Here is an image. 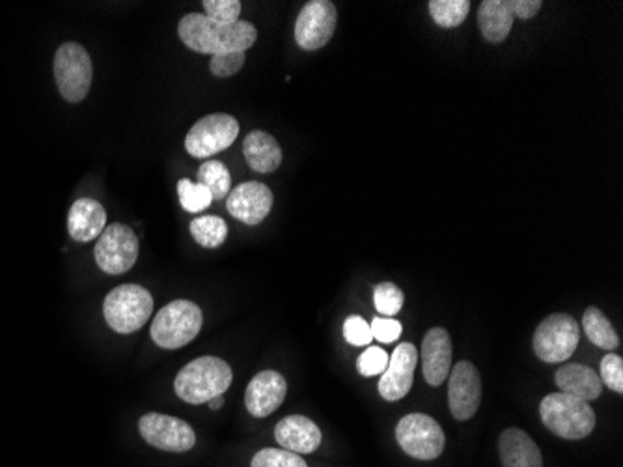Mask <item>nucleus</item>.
<instances>
[{"instance_id": "nucleus-8", "label": "nucleus", "mask_w": 623, "mask_h": 467, "mask_svg": "<svg viewBox=\"0 0 623 467\" xmlns=\"http://www.w3.org/2000/svg\"><path fill=\"white\" fill-rule=\"evenodd\" d=\"M396 440L403 453L416 460H435L445 451V432L440 424L426 413L401 417L396 427Z\"/></svg>"}, {"instance_id": "nucleus-12", "label": "nucleus", "mask_w": 623, "mask_h": 467, "mask_svg": "<svg viewBox=\"0 0 623 467\" xmlns=\"http://www.w3.org/2000/svg\"><path fill=\"white\" fill-rule=\"evenodd\" d=\"M338 12L331 0L306 2L295 21V42L303 51H318L337 31Z\"/></svg>"}, {"instance_id": "nucleus-2", "label": "nucleus", "mask_w": 623, "mask_h": 467, "mask_svg": "<svg viewBox=\"0 0 623 467\" xmlns=\"http://www.w3.org/2000/svg\"><path fill=\"white\" fill-rule=\"evenodd\" d=\"M234 380V372L224 359L204 355L185 365L174 380V389L184 402L208 404L211 398L221 397Z\"/></svg>"}, {"instance_id": "nucleus-34", "label": "nucleus", "mask_w": 623, "mask_h": 467, "mask_svg": "<svg viewBox=\"0 0 623 467\" xmlns=\"http://www.w3.org/2000/svg\"><path fill=\"white\" fill-rule=\"evenodd\" d=\"M243 65H245V52H221L211 57L210 71L215 78H232L242 71Z\"/></svg>"}, {"instance_id": "nucleus-33", "label": "nucleus", "mask_w": 623, "mask_h": 467, "mask_svg": "<svg viewBox=\"0 0 623 467\" xmlns=\"http://www.w3.org/2000/svg\"><path fill=\"white\" fill-rule=\"evenodd\" d=\"M599 378L601 384L607 385L609 389L614 390L618 395L623 393V359L616 353H607L601 359V366H599Z\"/></svg>"}, {"instance_id": "nucleus-18", "label": "nucleus", "mask_w": 623, "mask_h": 467, "mask_svg": "<svg viewBox=\"0 0 623 467\" xmlns=\"http://www.w3.org/2000/svg\"><path fill=\"white\" fill-rule=\"evenodd\" d=\"M274 440L280 448H286L295 455H310L321 445V430L318 424L305 416H287L277 424Z\"/></svg>"}, {"instance_id": "nucleus-1", "label": "nucleus", "mask_w": 623, "mask_h": 467, "mask_svg": "<svg viewBox=\"0 0 623 467\" xmlns=\"http://www.w3.org/2000/svg\"><path fill=\"white\" fill-rule=\"evenodd\" d=\"M179 39L191 51L200 55L221 52H245L256 44L258 31L248 21H237L236 25H213L204 13H187L178 25Z\"/></svg>"}, {"instance_id": "nucleus-38", "label": "nucleus", "mask_w": 623, "mask_h": 467, "mask_svg": "<svg viewBox=\"0 0 623 467\" xmlns=\"http://www.w3.org/2000/svg\"><path fill=\"white\" fill-rule=\"evenodd\" d=\"M208 404H210L211 410H221L224 406V397L221 395V397L211 398Z\"/></svg>"}, {"instance_id": "nucleus-14", "label": "nucleus", "mask_w": 623, "mask_h": 467, "mask_svg": "<svg viewBox=\"0 0 623 467\" xmlns=\"http://www.w3.org/2000/svg\"><path fill=\"white\" fill-rule=\"evenodd\" d=\"M419 363V350L411 342L396 348L395 353L388 358L387 371L379 380V395L388 402H398L409 395L413 387L414 369Z\"/></svg>"}, {"instance_id": "nucleus-22", "label": "nucleus", "mask_w": 623, "mask_h": 467, "mask_svg": "<svg viewBox=\"0 0 623 467\" xmlns=\"http://www.w3.org/2000/svg\"><path fill=\"white\" fill-rule=\"evenodd\" d=\"M243 154L255 173L271 174L282 163V148L273 135L255 129L243 141Z\"/></svg>"}, {"instance_id": "nucleus-29", "label": "nucleus", "mask_w": 623, "mask_h": 467, "mask_svg": "<svg viewBox=\"0 0 623 467\" xmlns=\"http://www.w3.org/2000/svg\"><path fill=\"white\" fill-rule=\"evenodd\" d=\"M403 290L398 289L395 282H379L374 289V303H376L377 313L383 314L385 318H392L403 308Z\"/></svg>"}, {"instance_id": "nucleus-13", "label": "nucleus", "mask_w": 623, "mask_h": 467, "mask_svg": "<svg viewBox=\"0 0 623 467\" xmlns=\"http://www.w3.org/2000/svg\"><path fill=\"white\" fill-rule=\"evenodd\" d=\"M482 402V380L471 361H461L450 371L448 380V406L458 421H469L477 416Z\"/></svg>"}, {"instance_id": "nucleus-21", "label": "nucleus", "mask_w": 623, "mask_h": 467, "mask_svg": "<svg viewBox=\"0 0 623 467\" xmlns=\"http://www.w3.org/2000/svg\"><path fill=\"white\" fill-rule=\"evenodd\" d=\"M504 467H543V456L534 440L521 429L504 430L498 440Z\"/></svg>"}, {"instance_id": "nucleus-24", "label": "nucleus", "mask_w": 623, "mask_h": 467, "mask_svg": "<svg viewBox=\"0 0 623 467\" xmlns=\"http://www.w3.org/2000/svg\"><path fill=\"white\" fill-rule=\"evenodd\" d=\"M583 329H585L586 337L590 339L591 345H596L598 348L614 350L620 346V337H618L611 320L604 316L601 308H586L585 316H583Z\"/></svg>"}, {"instance_id": "nucleus-19", "label": "nucleus", "mask_w": 623, "mask_h": 467, "mask_svg": "<svg viewBox=\"0 0 623 467\" xmlns=\"http://www.w3.org/2000/svg\"><path fill=\"white\" fill-rule=\"evenodd\" d=\"M105 229H107V212L97 200L81 199L73 202L68 215V232L75 242L79 244L92 242L102 236Z\"/></svg>"}, {"instance_id": "nucleus-36", "label": "nucleus", "mask_w": 623, "mask_h": 467, "mask_svg": "<svg viewBox=\"0 0 623 467\" xmlns=\"http://www.w3.org/2000/svg\"><path fill=\"white\" fill-rule=\"evenodd\" d=\"M369 327H372L374 339L379 340V342H385V345L396 342V340L400 339L401 331H403L400 322L392 320V318H385V316L374 318Z\"/></svg>"}, {"instance_id": "nucleus-23", "label": "nucleus", "mask_w": 623, "mask_h": 467, "mask_svg": "<svg viewBox=\"0 0 623 467\" xmlns=\"http://www.w3.org/2000/svg\"><path fill=\"white\" fill-rule=\"evenodd\" d=\"M512 0H484L478 8V26L490 44H503L514 26Z\"/></svg>"}, {"instance_id": "nucleus-26", "label": "nucleus", "mask_w": 623, "mask_h": 467, "mask_svg": "<svg viewBox=\"0 0 623 467\" xmlns=\"http://www.w3.org/2000/svg\"><path fill=\"white\" fill-rule=\"evenodd\" d=\"M198 184L208 187L213 200L226 199L232 186V176L223 161L210 160L198 168Z\"/></svg>"}, {"instance_id": "nucleus-10", "label": "nucleus", "mask_w": 623, "mask_h": 467, "mask_svg": "<svg viewBox=\"0 0 623 467\" xmlns=\"http://www.w3.org/2000/svg\"><path fill=\"white\" fill-rule=\"evenodd\" d=\"M239 137V122L232 115L213 113L200 118L185 137V150L192 157H210L232 147Z\"/></svg>"}, {"instance_id": "nucleus-28", "label": "nucleus", "mask_w": 623, "mask_h": 467, "mask_svg": "<svg viewBox=\"0 0 623 467\" xmlns=\"http://www.w3.org/2000/svg\"><path fill=\"white\" fill-rule=\"evenodd\" d=\"M179 205L185 212L200 213L210 208L213 202L210 189L202 184H195L189 178L179 179L178 182Z\"/></svg>"}, {"instance_id": "nucleus-31", "label": "nucleus", "mask_w": 623, "mask_h": 467, "mask_svg": "<svg viewBox=\"0 0 623 467\" xmlns=\"http://www.w3.org/2000/svg\"><path fill=\"white\" fill-rule=\"evenodd\" d=\"M250 467H308L305 458L295 453H290L286 448H261L256 453Z\"/></svg>"}, {"instance_id": "nucleus-4", "label": "nucleus", "mask_w": 623, "mask_h": 467, "mask_svg": "<svg viewBox=\"0 0 623 467\" xmlns=\"http://www.w3.org/2000/svg\"><path fill=\"white\" fill-rule=\"evenodd\" d=\"M204 324V314L197 303L173 301L153 318L152 339L163 350H179L197 339Z\"/></svg>"}, {"instance_id": "nucleus-3", "label": "nucleus", "mask_w": 623, "mask_h": 467, "mask_svg": "<svg viewBox=\"0 0 623 467\" xmlns=\"http://www.w3.org/2000/svg\"><path fill=\"white\" fill-rule=\"evenodd\" d=\"M540 416L543 424L554 435L567 442L585 440L596 429V411L590 404L564 393H553L540 404Z\"/></svg>"}, {"instance_id": "nucleus-37", "label": "nucleus", "mask_w": 623, "mask_h": 467, "mask_svg": "<svg viewBox=\"0 0 623 467\" xmlns=\"http://www.w3.org/2000/svg\"><path fill=\"white\" fill-rule=\"evenodd\" d=\"M541 7H543L541 0H512L514 17H519L522 21L536 17L540 13Z\"/></svg>"}, {"instance_id": "nucleus-30", "label": "nucleus", "mask_w": 623, "mask_h": 467, "mask_svg": "<svg viewBox=\"0 0 623 467\" xmlns=\"http://www.w3.org/2000/svg\"><path fill=\"white\" fill-rule=\"evenodd\" d=\"M202 7L205 17L219 26L236 25L242 15V2L239 0H204Z\"/></svg>"}, {"instance_id": "nucleus-17", "label": "nucleus", "mask_w": 623, "mask_h": 467, "mask_svg": "<svg viewBox=\"0 0 623 467\" xmlns=\"http://www.w3.org/2000/svg\"><path fill=\"white\" fill-rule=\"evenodd\" d=\"M451 371V339L443 327H433L422 340V372L432 387H439Z\"/></svg>"}, {"instance_id": "nucleus-20", "label": "nucleus", "mask_w": 623, "mask_h": 467, "mask_svg": "<svg viewBox=\"0 0 623 467\" xmlns=\"http://www.w3.org/2000/svg\"><path fill=\"white\" fill-rule=\"evenodd\" d=\"M554 382L559 385L560 393L579 398L585 402L598 400L603 393V384H601L598 372L580 363H567V365L560 366L554 374Z\"/></svg>"}, {"instance_id": "nucleus-7", "label": "nucleus", "mask_w": 623, "mask_h": 467, "mask_svg": "<svg viewBox=\"0 0 623 467\" xmlns=\"http://www.w3.org/2000/svg\"><path fill=\"white\" fill-rule=\"evenodd\" d=\"M580 340L577 320L566 313H556L541 322L534 334V353L549 365L566 363Z\"/></svg>"}, {"instance_id": "nucleus-25", "label": "nucleus", "mask_w": 623, "mask_h": 467, "mask_svg": "<svg viewBox=\"0 0 623 467\" xmlns=\"http://www.w3.org/2000/svg\"><path fill=\"white\" fill-rule=\"evenodd\" d=\"M191 234L198 245H202L205 249H216L228 237V224L223 218L204 215L192 221Z\"/></svg>"}, {"instance_id": "nucleus-5", "label": "nucleus", "mask_w": 623, "mask_h": 467, "mask_svg": "<svg viewBox=\"0 0 623 467\" xmlns=\"http://www.w3.org/2000/svg\"><path fill=\"white\" fill-rule=\"evenodd\" d=\"M153 311L150 290L140 284H121L110 290L103 303V316L116 334L131 335L146 326Z\"/></svg>"}, {"instance_id": "nucleus-16", "label": "nucleus", "mask_w": 623, "mask_h": 467, "mask_svg": "<svg viewBox=\"0 0 623 467\" xmlns=\"http://www.w3.org/2000/svg\"><path fill=\"white\" fill-rule=\"evenodd\" d=\"M287 384L277 371H261L250 380L245 390V404L250 416L263 419L273 416L286 400Z\"/></svg>"}, {"instance_id": "nucleus-32", "label": "nucleus", "mask_w": 623, "mask_h": 467, "mask_svg": "<svg viewBox=\"0 0 623 467\" xmlns=\"http://www.w3.org/2000/svg\"><path fill=\"white\" fill-rule=\"evenodd\" d=\"M388 353L379 348V346H369L368 350L361 353V358L356 359V369L363 374L364 378L379 376L387 371Z\"/></svg>"}, {"instance_id": "nucleus-9", "label": "nucleus", "mask_w": 623, "mask_h": 467, "mask_svg": "<svg viewBox=\"0 0 623 467\" xmlns=\"http://www.w3.org/2000/svg\"><path fill=\"white\" fill-rule=\"evenodd\" d=\"M94 256L107 276H124L137 264L139 237L128 224H110L97 240Z\"/></svg>"}, {"instance_id": "nucleus-6", "label": "nucleus", "mask_w": 623, "mask_h": 467, "mask_svg": "<svg viewBox=\"0 0 623 467\" xmlns=\"http://www.w3.org/2000/svg\"><path fill=\"white\" fill-rule=\"evenodd\" d=\"M92 60L83 45L75 42L58 47L55 55V79H57L58 92L66 102L79 103L89 96L92 86Z\"/></svg>"}, {"instance_id": "nucleus-15", "label": "nucleus", "mask_w": 623, "mask_h": 467, "mask_svg": "<svg viewBox=\"0 0 623 467\" xmlns=\"http://www.w3.org/2000/svg\"><path fill=\"white\" fill-rule=\"evenodd\" d=\"M273 191L261 182H245L230 191L226 208L232 218L256 226L273 210Z\"/></svg>"}, {"instance_id": "nucleus-27", "label": "nucleus", "mask_w": 623, "mask_h": 467, "mask_svg": "<svg viewBox=\"0 0 623 467\" xmlns=\"http://www.w3.org/2000/svg\"><path fill=\"white\" fill-rule=\"evenodd\" d=\"M427 7L433 21L443 28H456L471 12L469 0H432Z\"/></svg>"}, {"instance_id": "nucleus-11", "label": "nucleus", "mask_w": 623, "mask_h": 467, "mask_svg": "<svg viewBox=\"0 0 623 467\" xmlns=\"http://www.w3.org/2000/svg\"><path fill=\"white\" fill-rule=\"evenodd\" d=\"M139 432L148 445L165 453H187L197 445V434L191 424L157 411L140 417Z\"/></svg>"}, {"instance_id": "nucleus-35", "label": "nucleus", "mask_w": 623, "mask_h": 467, "mask_svg": "<svg viewBox=\"0 0 623 467\" xmlns=\"http://www.w3.org/2000/svg\"><path fill=\"white\" fill-rule=\"evenodd\" d=\"M344 339L351 346H369L374 340L372 327H369L368 322L364 320L363 316L351 314L344 322Z\"/></svg>"}]
</instances>
